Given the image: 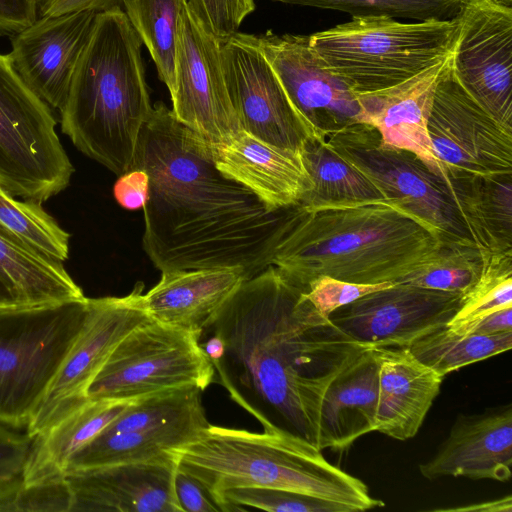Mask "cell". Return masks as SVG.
<instances>
[{"mask_svg": "<svg viewBox=\"0 0 512 512\" xmlns=\"http://www.w3.org/2000/svg\"><path fill=\"white\" fill-rule=\"evenodd\" d=\"M202 333H215L224 344L223 356L212 362L214 382L264 431L293 434L317 448L327 387L371 347L319 313L305 290L273 265L244 280Z\"/></svg>", "mask_w": 512, "mask_h": 512, "instance_id": "cell-1", "label": "cell"}, {"mask_svg": "<svg viewBox=\"0 0 512 512\" xmlns=\"http://www.w3.org/2000/svg\"><path fill=\"white\" fill-rule=\"evenodd\" d=\"M135 168L149 177L143 249L162 273L233 268L249 279L272 265L297 204L272 210L222 174L210 142L163 103L141 132Z\"/></svg>", "mask_w": 512, "mask_h": 512, "instance_id": "cell-2", "label": "cell"}, {"mask_svg": "<svg viewBox=\"0 0 512 512\" xmlns=\"http://www.w3.org/2000/svg\"><path fill=\"white\" fill-rule=\"evenodd\" d=\"M441 241L434 229L393 201L297 204L272 265L304 290L321 276L402 283Z\"/></svg>", "mask_w": 512, "mask_h": 512, "instance_id": "cell-3", "label": "cell"}, {"mask_svg": "<svg viewBox=\"0 0 512 512\" xmlns=\"http://www.w3.org/2000/svg\"><path fill=\"white\" fill-rule=\"evenodd\" d=\"M141 47L120 6L97 12L59 111L75 147L117 176L133 169L153 110Z\"/></svg>", "mask_w": 512, "mask_h": 512, "instance_id": "cell-4", "label": "cell"}, {"mask_svg": "<svg viewBox=\"0 0 512 512\" xmlns=\"http://www.w3.org/2000/svg\"><path fill=\"white\" fill-rule=\"evenodd\" d=\"M178 469L213 497L229 488L289 490L337 503L349 512L385 504L367 485L328 462L322 450L289 433L251 432L209 424L193 441L169 451Z\"/></svg>", "mask_w": 512, "mask_h": 512, "instance_id": "cell-5", "label": "cell"}, {"mask_svg": "<svg viewBox=\"0 0 512 512\" xmlns=\"http://www.w3.org/2000/svg\"><path fill=\"white\" fill-rule=\"evenodd\" d=\"M455 19L405 23L372 16L309 35L323 64L355 94L390 88L440 62L452 52Z\"/></svg>", "mask_w": 512, "mask_h": 512, "instance_id": "cell-6", "label": "cell"}, {"mask_svg": "<svg viewBox=\"0 0 512 512\" xmlns=\"http://www.w3.org/2000/svg\"><path fill=\"white\" fill-rule=\"evenodd\" d=\"M88 298L0 308V422L26 427L78 337Z\"/></svg>", "mask_w": 512, "mask_h": 512, "instance_id": "cell-7", "label": "cell"}, {"mask_svg": "<svg viewBox=\"0 0 512 512\" xmlns=\"http://www.w3.org/2000/svg\"><path fill=\"white\" fill-rule=\"evenodd\" d=\"M73 172L51 108L0 53V186L42 204L68 186Z\"/></svg>", "mask_w": 512, "mask_h": 512, "instance_id": "cell-8", "label": "cell"}, {"mask_svg": "<svg viewBox=\"0 0 512 512\" xmlns=\"http://www.w3.org/2000/svg\"><path fill=\"white\" fill-rule=\"evenodd\" d=\"M210 423L202 391L192 385L155 392L125 410L68 461L66 473L170 457Z\"/></svg>", "mask_w": 512, "mask_h": 512, "instance_id": "cell-9", "label": "cell"}, {"mask_svg": "<svg viewBox=\"0 0 512 512\" xmlns=\"http://www.w3.org/2000/svg\"><path fill=\"white\" fill-rule=\"evenodd\" d=\"M323 139L376 185L387 200L429 225L442 241L470 239L445 179L417 155L383 145L378 131L365 123L348 125Z\"/></svg>", "mask_w": 512, "mask_h": 512, "instance_id": "cell-10", "label": "cell"}, {"mask_svg": "<svg viewBox=\"0 0 512 512\" xmlns=\"http://www.w3.org/2000/svg\"><path fill=\"white\" fill-rule=\"evenodd\" d=\"M214 380V367L197 336L150 318L117 345L87 396L132 401L187 385L203 392Z\"/></svg>", "mask_w": 512, "mask_h": 512, "instance_id": "cell-11", "label": "cell"}, {"mask_svg": "<svg viewBox=\"0 0 512 512\" xmlns=\"http://www.w3.org/2000/svg\"><path fill=\"white\" fill-rule=\"evenodd\" d=\"M449 58L436 85L427 122L444 179L512 176V128L499 122L463 88Z\"/></svg>", "mask_w": 512, "mask_h": 512, "instance_id": "cell-12", "label": "cell"}, {"mask_svg": "<svg viewBox=\"0 0 512 512\" xmlns=\"http://www.w3.org/2000/svg\"><path fill=\"white\" fill-rule=\"evenodd\" d=\"M143 288L137 283L126 296L88 298L84 325L26 426L31 438L88 401L91 382L117 345L150 319L141 303Z\"/></svg>", "mask_w": 512, "mask_h": 512, "instance_id": "cell-13", "label": "cell"}, {"mask_svg": "<svg viewBox=\"0 0 512 512\" xmlns=\"http://www.w3.org/2000/svg\"><path fill=\"white\" fill-rule=\"evenodd\" d=\"M451 68L463 88L512 128V6L466 0L457 16Z\"/></svg>", "mask_w": 512, "mask_h": 512, "instance_id": "cell-14", "label": "cell"}, {"mask_svg": "<svg viewBox=\"0 0 512 512\" xmlns=\"http://www.w3.org/2000/svg\"><path fill=\"white\" fill-rule=\"evenodd\" d=\"M220 58L241 130L297 152L308 139L321 137L294 107L263 54L239 32L220 42Z\"/></svg>", "mask_w": 512, "mask_h": 512, "instance_id": "cell-15", "label": "cell"}, {"mask_svg": "<svg viewBox=\"0 0 512 512\" xmlns=\"http://www.w3.org/2000/svg\"><path fill=\"white\" fill-rule=\"evenodd\" d=\"M239 34L263 54L294 107L321 137L361 123L357 95L323 64L309 35Z\"/></svg>", "mask_w": 512, "mask_h": 512, "instance_id": "cell-16", "label": "cell"}, {"mask_svg": "<svg viewBox=\"0 0 512 512\" xmlns=\"http://www.w3.org/2000/svg\"><path fill=\"white\" fill-rule=\"evenodd\" d=\"M176 119L210 143L240 130L226 87L220 42L183 8L179 18L175 86L170 94Z\"/></svg>", "mask_w": 512, "mask_h": 512, "instance_id": "cell-17", "label": "cell"}, {"mask_svg": "<svg viewBox=\"0 0 512 512\" xmlns=\"http://www.w3.org/2000/svg\"><path fill=\"white\" fill-rule=\"evenodd\" d=\"M461 293L407 283L366 294L328 317L354 340L374 347H408L445 327L460 306Z\"/></svg>", "mask_w": 512, "mask_h": 512, "instance_id": "cell-18", "label": "cell"}, {"mask_svg": "<svg viewBox=\"0 0 512 512\" xmlns=\"http://www.w3.org/2000/svg\"><path fill=\"white\" fill-rule=\"evenodd\" d=\"M95 11L38 16L10 37L11 63L27 86L50 108H62Z\"/></svg>", "mask_w": 512, "mask_h": 512, "instance_id": "cell-19", "label": "cell"}, {"mask_svg": "<svg viewBox=\"0 0 512 512\" xmlns=\"http://www.w3.org/2000/svg\"><path fill=\"white\" fill-rule=\"evenodd\" d=\"M176 470L172 454L66 473L71 512H182L174 492Z\"/></svg>", "mask_w": 512, "mask_h": 512, "instance_id": "cell-20", "label": "cell"}, {"mask_svg": "<svg viewBox=\"0 0 512 512\" xmlns=\"http://www.w3.org/2000/svg\"><path fill=\"white\" fill-rule=\"evenodd\" d=\"M512 406L459 415L448 437L434 456L419 466L429 480L441 477L490 479L511 478Z\"/></svg>", "mask_w": 512, "mask_h": 512, "instance_id": "cell-21", "label": "cell"}, {"mask_svg": "<svg viewBox=\"0 0 512 512\" xmlns=\"http://www.w3.org/2000/svg\"><path fill=\"white\" fill-rule=\"evenodd\" d=\"M210 144L217 169L250 189L272 210L299 204L311 188L300 152L272 145L241 129Z\"/></svg>", "mask_w": 512, "mask_h": 512, "instance_id": "cell-22", "label": "cell"}, {"mask_svg": "<svg viewBox=\"0 0 512 512\" xmlns=\"http://www.w3.org/2000/svg\"><path fill=\"white\" fill-rule=\"evenodd\" d=\"M446 60L390 88L356 94L361 107V123L373 126L383 145L414 153L443 178L432 150L427 122Z\"/></svg>", "mask_w": 512, "mask_h": 512, "instance_id": "cell-23", "label": "cell"}, {"mask_svg": "<svg viewBox=\"0 0 512 512\" xmlns=\"http://www.w3.org/2000/svg\"><path fill=\"white\" fill-rule=\"evenodd\" d=\"M378 363L375 432L396 440L413 438L439 395L443 377L407 347H372Z\"/></svg>", "mask_w": 512, "mask_h": 512, "instance_id": "cell-24", "label": "cell"}, {"mask_svg": "<svg viewBox=\"0 0 512 512\" xmlns=\"http://www.w3.org/2000/svg\"><path fill=\"white\" fill-rule=\"evenodd\" d=\"M244 280V273L233 268L164 272L154 287L141 294V303L152 320L200 339L204 328Z\"/></svg>", "mask_w": 512, "mask_h": 512, "instance_id": "cell-25", "label": "cell"}, {"mask_svg": "<svg viewBox=\"0 0 512 512\" xmlns=\"http://www.w3.org/2000/svg\"><path fill=\"white\" fill-rule=\"evenodd\" d=\"M378 363L372 347L349 362L327 387L320 407V450L347 449L359 437L375 432Z\"/></svg>", "mask_w": 512, "mask_h": 512, "instance_id": "cell-26", "label": "cell"}, {"mask_svg": "<svg viewBox=\"0 0 512 512\" xmlns=\"http://www.w3.org/2000/svg\"><path fill=\"white\" fill-rule=\"evenodd\" d=\"M85 298L64 263L51 260L0 232V308Z\"/></svg>", "mask_w": 512, "mask_h": 512, "instance_id": "cell-27", "label": "cell"}, {"mask_svg": "<svg viewBox=\"0 0 512 512\" xmlns=\"http://www.w3.org/2000/svg\"><path fill=\"white\" fill-rule=\"evenodd\" d=\"M130 402L89 399L34 437L21 473L22 480L32 483L65 476L69 459L117 418Z\"/></svg>", "mask_w": 512, "mask_h": 512, "instance_id": "cell-28", "label": "cell"}, {"mask_svg": "<svg viewBox=\"0 0 512 512\" xmlns=\"http://www.w3.org/2000/svg\"><path fill=\"white\" fill-rule=\"evenodd\" d=\"M462 223L481 252L512 250V176L446 177Z\"/></svg>", "mask_w": 512, "mask_h": 512, "instance_id": "cell-29", "label": "cell"}, {"mask_svg": "<svg viewBox=\"0 0 512 512\" xmlns=\"http://www.w3.org/2000/svg\"><path fill=\"white\" fill-rule=\"evenodd\" d=\"M311 180L300 205L314 207L387 200L364 174L332 151L322 137L308 139L300 150Z\"/></svg>", "mask_w": 512, "mask_h": 512, "instance_id": "cell-30", "label": "cell"}, {"mask_svg": "<svg viewBox=\"0 0 512 512\" xmlns=\"http://www.w3.org/2000/svg\"><path fill=\"white\" fill-rule=\"evenodd\" d=\"M122 4L155 63L159 79L171 94L175 86L179 18L187 0H122Z\"/></svg>", "mask_w": 512, "mask_h": 512, "instance_id": "cell-31", "label": "cell"}, {"mask_svg": "<svg viewBox=\"0 0 512 512\" xmlns=\"http://www.w3.org/2000/svg\"><path fill=\"white\" fill-rule=\"evenodd\" d=\"M512 347V331L493 335L458 334L446 326L411 343L407 349L443 378L469 364L485 360Z\"/></svg>", "mask_w": 512, "mask_h": 512, "instance_id": "cell-32", "label": "cell"}, {"mask_svg": "<svg viewBox=\"0 0 512 512\" xmlns=\"http://www.w3.org/2000/svg\"><path fill=\"white\" fill-rule=\"evenodd\" d=\"M0 232L57 262L69 255L70 234L40 203L13 196L0 186Z\"/></svg>", "mask_w": 512, "mask_h": 512, "instance_id": "cell-33", "label": "cell"}, {"mask_svg": "<svg viewBox=\"0 0 512 512\" xmlns=\"http://www.w3.org/2000/svg\"><path fill=\"white\" fill-rule=\"evenodd\" d=\"M481 267V251L471 239L441 241L402 283L463 294L475 283Z\"/></svg>", "mask_w": 512, "mask_h": 512, "instance_id": "cell-34", "label": "cell"}, {"mask_svg": "<svg viewBox=\"0 0 512 512\" xmlns=\"http://www.w3.org/2000/svg\"><path fill=\"white\" fill-rule=\"evenodd\" d=\"M481 258L477 280L462 294L459 309L447 325L470 322L512 307V250L481 252Z\"/></svg>", "mask_w": 512, "mask_h": 512, "instance_id": "cell-35", "label": "cell"}, {"mask_svg": "<svg viewBox=\"0 0 512 512\" xmlns=\"http://www.w3.org/2000/svg\"><path fill=\"white\" fill-rule=\"evenodd\" d=\"M336 10L352 18L384 16L414 21L452 20L466 0H269Z\"/></svg>", "mask_w": 512, "mask_h": 512, "instance_id": "cell-36", "label": "cell"}, {"mask_svg": "<svg viewBox=\"0 0 512 512\" xmlns=\"http://www.w3.org/2000/svg\"><path fill=\"white\" fill-rule=\"evenodd\" d=\"M213 500L221 512L251 509L269 512H349L337 503L278 488H229L217 493Z\"/></svg>", "mask_w": 512, "mask_h": 512, "instance_id": "cell-37", "label": "cell"}, {"mask_svg": "<svg viewBox=\"0 0 512 512\" xmlns=\"http://www.w3.org/2000/svg\"><path fill=\"white\" fill-rule=\"evenodd\" d=\"M65 476L26 483L21 475L0 486V512H71Z\"/></svg>", "mask_w": 512, "mask_h": 512, "instance_id": "cell-38", "label": "cell"}, {"mask_svg": "<svg viewBox=\"0 0 512 512\" xmlns=\"http://www.w3.org/2000/svg\"><path fill=\"white\" fill-rule=\"evenodd\" d=\"M190 13L219 42L234 36L255 10L254 0H187Z\"/></svg>", "mask_w": 512, "mask_h": 512, "instance_id": "cell-39", "label": "cell"}, {"mask_svg": "<svg viewBox=\"0 0 512 512\" xmlns=\"http://www.w3.org/2000/svg\"><path fill=\"white\" fill-rule=\"evenodd\" d=\"M393 284L392 282L363 284L321 276L308 284L305 293L317 311L328 317L334 310Z\"/></svg>", "mask_w": 512, "mask_h": 512, "instance_id": "cell-40", "label": "cell"}, {"mask_svg": "<svg viewBox=\"0 0 512 512\" xmlns=\"http://www.w3.org/2000/svg\"><path fill=\"white\" fill-rule=\"evenodd\" d=\"M32 440L0 422V486L21 475Z\"/></svg>", "mask_w": 512, "mask_h": 512, "instance_id": "cell-41", "label": "cell"}, {"mask_svg": "<svg viewBox=\"0 0 512 512\" xmlns=\"http://www.w3.org/2000/svg\"><path fill=\"white\" fill-rule=\"evenodd\" d=\"M174 492L181 511L220 512L201 483L178 467L174 476Z\"/></svg>", "mask_w": 512, "mask_h": 512, "instance_id": "cell-42", "label": "cell"}, {"mask_svg": "<svg viewBox=\"0 0 512 512\" xmlns=\"http://www.w3.org/2000/svg\"><path fill=\"white\" fill-rule=\"evenodd\" d=\"M113 194L118 204L128 210L143 208L149 196V177L145 170L132 169L119 176Z\"/></svg>", "mask_w": 512, "mask_h": 512, "instance_id": "cell-43", "label": "cell"}, {"mask_svg": "<svg viewBox=\"0 0 512 512\" xmlns=\"http://www.w3.org/2000/svg\"><path fill=\"white\" fill-rule=\"evenodd\" d=\"M38 17V0H0V37L13 36Z\"/></svg>", "mask_w": 512, "mask_h": 512, "instance_id": "cell-44", "label": "cell"}, {"mask_svg": "<svg viewBox=\"0 0 512 512\" xmlns=\"http://www.w3.org/2000/svg\"><path fill=\"white\" fill-rule=\"evenodd\" d=\"M446 327L458 334L493 335L512 331V307L497 310L470 322Z\"/></svg>", "mask_w": 512, "mask_h": 512, "instance_id": "cell-45", "label": "cell"}, {"mask_svg": "<svg viewBox=\"0 0 512 512\" xmlns=\"http://www.w3.org/2000/svg\"><path fill=\"white\" fill-rule=\"evenodd\" d=\"M122 0H38V16H53L80 11H103L121 7Z\"/></svg>", "mask_w": 512, "mask_h": 512, "instance_id": "cell-46", "label": "cell"}, {"mask_svg": "<svg viewBox=\"0 0 512 512\" xmlns=\"http://www.w3.org/2000/svg\"><path fill=\"white\" fill-rule=\"evenodd\" d=\"M437 511H466V512H511L512 497L507 495L499 499L489 500L461 507L437 509Z\"/></svg>", "mask_w": 512, "mask_h": 512, "instance_id": "cell-47", "label": "cell"}, {"mask_svg": "<svg viewBox=\"0 0 512 512\" xmlns=\"http://www.w3.org/2000/svg\"><path fill=\"white\" fill-rule=\"evenodd\" d=\"M496 1L501 2L508 6H512V0H496Z\"/></svg>", "mask_w": 512, "mask_h": 512, "instance_id": "cell-48", "label": "cell"}]
</instances>
